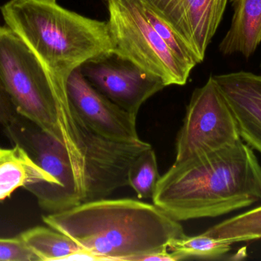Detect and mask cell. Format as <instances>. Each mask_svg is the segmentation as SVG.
<instances>
[{"label":"cell","instance_id":"1","mask_svg":"<svg viewBox=\"0 0 261 261\" xmlns=\"http://www.w3.org/2000/svg\"><path fill=\"white\" fill-rule=\"evenodd\" d=\"M152 199L179 222L228 214L261 200V165L241 139L219 151L173 162L161 176Z\"/></svg>","mask_w":261,"mask_h":261},{"label":"cell","instance_id":"2","mask_svg":"<svg viewBox=\"0 0 261 261\" xmlns=\"http://www.w3.org/2000/svg\"><path fill=\"white\" fill-rule=\"evenodd\" d=\"M99 260L137 261L167 251L187 235L179 222L154 204L133 199H98L42 217Z\"/></svg>","mask_w":261,"mask_h":261},{"label":"cell","instance_id":"3","mask_svg":"<svg viewBox=\"0 0 261 261\" xmlns=\"http://www.w3.org/2000/svg\"><path fill=\"white\" fill-rule=\"evenodd\" d=\"M5 22L37 55L65 91L72 72L91 58L114 51L107 21L87 18L43 0H10L2 7Z\"/></svg>","mask_w":261,"mask_h":261},{"label":"cell","instance_id":"4","mask_svg":"<svg viewBox=\"0 0 261 261\" xmlns=\"http://www.w3.org/2000/svg\"><path fill=\"white\" fill-rule=\"evenodd\" d=\"M0 81L18 115L60 141L58 93L47 69L9 28L0 29Z\"/></svg>","mask_w":261,"mask_h":261},{"label":"cell","instance_id":"5","mask_svg":"<svg viewBox=\"0 0 261 261\" xmlns=\"http://www.w3.org/2000/svg\"><path fill=\"white\" fill-rule=\"evenodd\" d=\"M106 1L115 52L162 79L167 87L187 84L193 69L180 61L144 16L138 1Z\"/></svg>","mask_w":261,"mask_h":261},{"label":"cell","instance_id":"6","mask_svg":"<svg viewBox=\"0 0 261 261\" xmlns=\"http://www.w3.org/2000/svg\"><path fill=\"white\" fill-rule=\"evenodd\" d=\"M241 139L234 114L212 75L192 94L176 136L174 162L219 151Z\"/></svg>","mask_w":261,"mask_h":261},{"label":"cell","instance_id":"7","mask_svg":"<svg viewBox=\"0 0 261 261\" xmlns=\"http://www.w3.org/2000/svg\"><path fill=\"white\" fill-rule=\"evenodd\" d=\"M5 130L14 144L24 148L58 182L55 189L38 201L41 208L56 213L79 205L74 173L61 143L20 115Z\"/></svg>","mask_w":261,"mask_h":261},{"label":"cell","instance_id":"8","mask_svg":"<svg viewBox=\"0 0 261 261\" xmlns=\"http://www.w3.org/2000/svg\"><path fill=\"white\" fill-rule=\"evenodd\" d=\"M80 69L95 88L136 116L149 98L167 87L162 79L115 51L88 60Z\"/></svg>","mask_w":261,"mask_h":261},{"label":"cell","instance_id":"9","mask_svg":"<svg viewBox=\"0 0 261 261\" xmlns=\"http://www.w3.org/2000/svg\"><path fill=\"white\" fill-rule=\"evenodd\" d=\"M70 104L96 133L107 139L122 143L141 140L137 131V116L115 104L95 88L80 67L66 81Z\"/></svg>","mask_w":261,"mask_h":261},{"label":"cell","instance_id":"10","mask_svg":"<svg viewBox=\"0 0 261 261\" xmlns=\"http://www.w3.org/2000/svg\"><path fill=\"white\" fill-rule=\"evenodd\" d=\"M171 25L200 62L223 18L228 0H141Z\"/></svg>","mask_w":261,"mask_h":261},{"label":"cell","instance_id":"11","mask_svg":"<svg viewBox=\"0 0 261 261\" xmlns=\"http://www.w3.org/2000/svg\"><path fill=\"white\" fill-rule=\"evenodd\" d=\"M213 78L234 114L241 139L261 154V75L242 70Z\"/></svg>","mask_w":261,"mask_h":261},{"label":"cell","instance_id":"12","mask_svg":"<svg viewBox=\"0 0 261 261\" xmlns=\"http://www.w3.org/2000/svg\"><path fill=\"white\" fill-rule=\"evenodd\" d=\"M58 186L55 178L40 167L21 146L0 148V201L19 188L30 192L39 201Z\"/></svg>","mask_w":261,"mask_h":261},{"label":"cell","instance_id":"13","mask_svg":"<svg viewBox=\"0 0 261 261\" xmlns=\"http://www.w3.org/2000/svg\"><path fill=\"white\" fill-rule=\"evenodd\" d=\"M231 3L234 13L219 52L248 58L261 43V0H231Z\"/></svg>","mask_w":261,"mask_h":261},{"label":"cell","instance_id":"14","mask_svg":"<svg viewBox=\"0 0 261 261\" xmlns=\"http://www.w3.org/2000/svg\"><path fill=\"white\" fill-rule=\"evenodd\" d=\"M19 238L38 261L70 260L84 251L70 237L50 227H34L23 231Z\"/></svg>","mask_w":261,"mask_h":261},{"label":"cell","instance_id":"15","mask_svg":"<svg viewBox=\"0 0 261 261\" xmlns=\"http://www.w3.org/2000/svg\"><path fill=\"white\" fill-rule=\"evenodd\" d=\"M204 233L231 244L260 239L261 206L223 221Z\"/></svg>","mask_w":261,"mask_h":261},{"label":"cell","instance_id":"16","mask_svg":"<svg viewBox=\"0 0 261 261\" xmlns=\"http://www.w3.org/2000/svg\"><path fill=\"white\" fill-rule=\"evenodd\" d=\"M228 241L221 240L205 233L196 236H184L170 242L168 251L178 260L189 258L213 259L228 254L232 248Z\"/></svg>","mask_w":261,"mask_h":261},{"label":"cell","instance_id":"17","mask_svg":"<svg viewBox=\"0 0 261 261\" xmlns=\"http://www.w3.org/2000/svg\"><path fill=\"white\" fill-rule=\"evenodd\" d=\"M160 179L156 153L151 147L141 153L130 164L128 185L136 193L138 199H152Z\"/></svg>","mask_w":261,"mask_h":261},{"label":"cell","instance_id":"18","mask_svg":"<svg viewBox=\"0 0 261 261\" xmlns=\"http://www.w3.org/2000/svg\"><path fill=\"white\" fill-rule=\"evenodd\" d=\"M0 261H38L19 236L13 239L0 238Z\"/></svg>","mask_w":261,"mask_h":261},{"label":"cell","instance_id":"19","mask_svg":"<svg viewBox=\"0 0 261 261\" xmlns=\"http://www.w3.org/2000/svg\"><path fill=\"white\" fill-rule=\"evenodd\" d=\"M18 116L19 115L15 110L0 81V124L4 128L9 127L16 121Z\"/></svg>","mask_w":261,"mask_h":261},{"label":"cell","instance_id":"20","mask_svg":"<svg viewBox=\"0 0 261 261\" xmlns=\"http://www.w3.org/2000/svg\"><path fill=\"white\" fill-rule=\"evenodd\" d=\"M43 1L51 2V3H56V0H43Z\"/></svg>","mask_w":261,"mask_h":261},{"label":"cell","instance_id":"21","mask_svg":"<svg viewBox=\"0 0 261 261\" xmlns=\"http://www.w3.org/2000/svg\"><path fill=\"white\" fill-rule=\"evenodd\" d=\"M260 69H261V61H260Z\"/></svg>","mask_w":261,"mask_h":261},{"label":"cell","instance_id":"22","mask_svg":"<svg viewBox=\"0 0 261 261\" xmlns=\"http://www.w3.org/2000/svg\"><path fill=\"white\" fill-rule=\"evenodd\" d=\"M1 28H2L1 26H0V29H1Z\"/></svg>","mask_w":261,"mask_h":261}]
</instances>
